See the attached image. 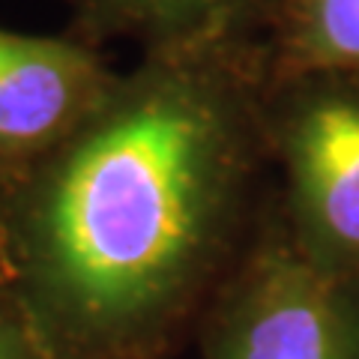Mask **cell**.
<instances>
[{
    "mask_svg": "<svg viewBox=\"0 0 359 359\" xmlns=\"http://www.w3.org/2000/svg\"><path fill=\"white\" fill-rule=\"evenodd\" d=\"M269 72L359 78V0H269Z\"/></svg>",
    "mask_w": 359,
    "mask_h": 359,
    "instance_id": "cell-5",
    "label": "cell"
},
{
    "mask_svg": "<svg viewBox=\"0 0 359 359\" xmlns=\"http://www.w3.org/2000/svg\"><path fill=\"white\" fill-rule=\"evenodd\" d=\"M192 339L195 359H359V287L302 249L269 195Z\"/></svg>",
    "mask_w": 359,
    "mask_h": 359,
    "instance_id": "cell-2",
    "label": "cell"
},
{
    "mask_svg": "<svg viewBox=\"0 0 359 359\" xmlns=\"http://www.w3.org/2000/svg\"><path fill=\"white\" fill-rule=\"evenodd\" d=\"M264 138L294 240L359 287V78L269 75Z\"/></svg>",
    "mask_w": 359,
    "mask_h": 359,
    "instance_id": "cell-3",
    "label": "cell"
},
{
    "mask_svg": "<svg viewBox=\"0 0 359 359\" xmlns=\"http://www.w3.org/2000/svg\"><path fill=\"white\" fill-rule=\"evenodd\" d=\"M114 78L84 39L0 27V186L57 150L105 99Z\"/></svg>",
    "mask_w": 359,
    "mask_h": 359,
    "instance_id": "cell-4",
    "label": "cell"
},
{
    "mask_svg": "<svg viewBox=\"0 0 359 359\" xmlns=\"http://www.w3.org/2000/svg\"><path fill=\"white\" fill-rule=\"evenodd\" d=\"M269 51L249 27L147 45L0 186V290L57 359H168L261 222Z\"/></svg>",
    "mask_w": 359,
    "mask_h": 359,
    "instance_id": "cell-1",
    "label": "cell"
},
{
    "mask_svg": "<svg viewBox=\"0 0 359 359\" xmlns=\"http://www.w3.org/2000/svg\"><path fill=\"white\" fill-rule=\"evenodd\" d=\"M0 359H57L18 302L0 290Z\"/></svg>",
    "mask_w": 359,
    "mask_h": 359,
    "instance_id": "cell-7",
    "label": "cell"
},
{
    "mask_svg": "<svg viewBox=\"0 0 359 359\" xmlns=\"http://www.w3.org/2000/svg\"><path fill=\"white\" fill-rule=\"evenodd\" d=\"M269 0H78V33L84 42L141 36L147 45L201 33L249 27Z\"/></svg>",
    "mask_w": 359,
    "mask_h": 359,
    "instance_id": "cell-6",
    "label": "cell"
}]
</instances>
